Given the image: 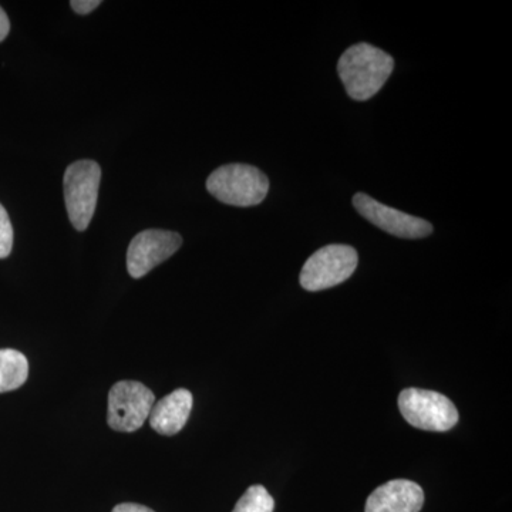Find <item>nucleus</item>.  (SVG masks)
Listing matches in <instances>:
<instances>
[{
  "mask_svg": "<svg viewBox=\"0 0 512 512\" xmlns=\"http://www.w3.org/2000/svg\"><path fill=\"white\" fill-rule=\"evenodd\" d=\"M10 30V22L8 15H6L5 10L0 8V42L6 39V36L9 35Z\"/></svg>",
  "mask_w": 512,
  "mask_h": 512,
  "instance_id": "dca6fc26",
  "label": "nucleus"
},
{
  "mask_svg": "<svg viewBox=\"0 0 512 512\" xmlns=\"http://www.w3.org/2000/svg\"><path fill=\"white\" fill-rule=\"evenodd\" d=\"M29 362L15 349H0V393L12 392L26 383Z\"/></svg>",
  "mask_w": 512,
  "mask_h": 512,
  "instance_id": "9b49d317",
  "label": "nucleus"
},
{
  "mask_svg": "<svg viewBox=\"0 0 512 512\" xmlns=\"http://www.w3.org/2000/svg\"><path fill=\"white\" fill-rule=\"evenodd\" d=\"M207 190L224 204L254 207L268 195L269 180L254 165L227 164L208 177Z\"/></svg>",
  "mask_w": 512,
  "mask_h": 512,
  "instance_id": "f03ea898",
  "label": "nucleus"
},
{
  "mask_svg": "<svg viewBox=\"0 0 512 512\" xmlns=\"http://www.w3.org/2000/svg\"><path fill=\"white\" fill-rule=\"evenodd\" d=\"M353 205L363 218L394 237L420 239L429 237L433 232V225L429 221L387 207L363 192L353 197Z\"/></svg>",
  "mask_w": 512,
  "mask_h": 512,
  "instance_id": "6e6552de",
  "label": "nucleus"
},
{
  "mask_svg": "<svg viewBox=\"0 0 512 512\" xmlns=\"http://www.w3.org/2000/svg\"><path fill=\"white\" fill-rule=\"evenodd\" d=\"M13 248V227L8 212L0 204V259L8 258Z\"/></svg>",
  "mask_w": 512,
  "mask_h": 512,
  "instance_id": "ddd939ff",
  "label": "nucleus"
},
{
  "mask_svg": "<svg viewBox=\"0 0 512 512\" xmlns=\"http://www.w3.org/2000/svg\"><path fill=\"white\" fill-rule=\"evenodd\" d=\"M192 409V394L185 389H178L168 394L160 402L154 403L151 409V429L163 436H174L180 433L187 424Z\"/></svg>",
  "mask_w": 512,
  "mask_h": 512,
  "instance_id": "9d476101",
  "label": "nucleus"
},
{
  "mask_svg": "<svg viewBox=\"0 0 512 512\" xmlns=\"http://www.w3.org/2000/svg\"><path fill=\"white\" fill-rule=\"evenodd\" d=\"M183 245V238L173 231L147 229L140 232L127 251L128 274L134 279L143 278L157 265L163 264Z\"/></svg>",
  "mask_w": 512,
  "mask_h": 512,
  "instance_id": "0eeeda50",
  "label": "nucleus"
},
{
  "mask_svg": "<svg viewBox=\"0 0 512 512\" xmlns=\"http://www.w3.org/2000/svg\"><path fill=\"white\" fill-rule=\"evenodd\" d=\"M423 504L424 493L419 484L393 480L369 495L365 512H420Z\"/></svg>",
  "mask_w": 512,
  "mask_h": 512,
  "instance_id": "1a4fd4ad",
  "label": "nucleus"
},
{
  "mask_svg": "<svg viewBox=\"0 0 512 512\" xmlns=\"http://www.w3.org/2000/svg\"><path fill=\"white\" fill-rule=\"evenodd\" d=\"M393 69V57L369 43L349 47L338 63L339 77L346 93L357 101L376 96L389 80Z\"/></svg>",
  "mask_w": 512,
  "mask_h": 512,
  "instance_id": "f257e3e1",
  "label": "nucleus"
},
{
  "mask_svg": "<svg viewBox=\"0 0 512 512\" xmlns=\"http://www.w3.org/2000/svg\"><path fill=\"white\" fill-rule=\"evenodd\" d=\"M100 5V0H73V2L70 3L74 12L79 13V15H89L90 12L99 8Z\"/></svg>",
  "mask_w": 512,
  "mask_h": 512,
  "instance_id": "4468645a",
  "label": "nucleus"
},
{
  "mask_svg": "<svg viewBox=\"0 0 512 512\" xmlns=\"http://www.w3.org/2000/svg\"><path fill=\"white\" fill-rule=\"evenodd\" d=\"M113 512H154L150 510V508L144 507V505L140 504H120L117 507H114Z\"/></svg>",
  "mask_w": 512,
  "mask_h": 512,
  "instance_id": "2eb2a0df",
  "label": "nucleus"
},
{
  "mask_svg": "<svg viewBox=\"0 0 512 512\" xmlns=\"http://www.w3.org/2000/svg\"><path fill=\"white\" fill-rule=\"evenodd\" d=\"M399 409L407 423L426 431H448L458 423L454 403L444 394L423 389H406L400 393Z\"/></svg>",
  "mask_w": 512,
  "mask_h": 512,
  "instance_id": "39448f33",
  "label": "nucleus"
},
{
  "mask_svg": "<svg viewBox=\"0 0 512 512\" xmlns=\"http://www.w3.org/2000/svg\"><path fill=\"white\" fill-rule=\"evenodd\" d=\"M359 256L349 245L333 244L320 248L303 265L299 282L309 292L325 291L348 281L356 271Z\"/></svg>",
  "mask_w": 512,
  "mask_h": 512,
  "instance_id": "20e7f679",
  "label": "nucleus"
},
{
  "mask_svg": "<svg viewBox=\"0 0 512 512\" xmlns=\"http://www.w3.org/2000/svg\"><path fill=\"white\" fill-rule=\"evenodd\" d=\"M275 501L262 485H252L239 498L232 512H274Z\"/></svg>",
  "mask_w": 512,
  "mask_h": 512,
  "instance_id": "f8f14e48",
  "label": "nucleus"
},
{
  "mask_svg": "<svg viewBox=\"0 0 512 512\" xmlns=\"http://www.w3.org/2000/svg\"><path fill=\"white\" fill-rule=\"evenodd\" d=\"M101 180L100 165L92 160L76 161L64 173V201L77 231H86L96 211Z\"/></svg>",
  "mask_w": 512,
  "mask_h": 512,
  "instance_id": "7ed1b4c3",
  "label": "nucleus"
},
{
  "mask_svg": "<svg viewBox=\"0 0 512 512\" xmlns=\"http://www.w3.org/2000/svg\"><path fill=\"white\" fill-rule=\"evenodd\" d=\"M156 403L154 393L143 383L124 380L111 387L107 421L111 429L133 433L143 427Z\"/></svg>",
  "mask_w": 512,
  "mask_h": 512,
  "instance_id": "423d86ee",
  "label": "nucleus"
}]
</instances>
